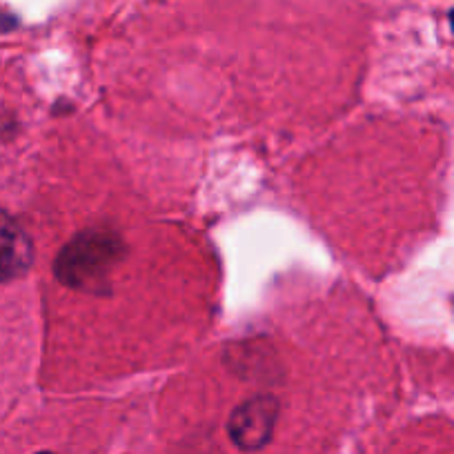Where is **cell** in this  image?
<instances>
[{
	"label": "cell",
	"instance_id": "6",
	"mask_svg": "<svg viewBox=\"0 0 454 454\" xmlns=\"http://www.w3.org/2000/svg\"><path fill=\"white\" fill-rule=\"evenodd\" d=\"M38 454H54V452H38Z\"/></svg>",
	"mask_w": 454,
	"mask_h": 454
},
{
	"label": "cell",
	"instance_id": "5",
	"mask_svg": "<svg viewBox=\"0 0 454 454\" xmlns=\"http://www.w3.org/2000/svg\"><path fill=\"white\" fill-rule=\"evenodd\" d=\"M450 25H452V32H454V10L450 12Z\"/></svg>",
	"mask_w": 454,
	"mask_h": 454
},
{
	"label": "cell",
	"instance_id": "4",
	"mask_svg": "<svg viewBox=\"0 0 454 454\" xmlns=\"http://www.w3.org/2000/svg\"><path fill=\"white\" fill-rule=\"evenodd\" d=\"M16 25H19V19H16L12 12H7V10H3V7H0V34L12 32Z\"/></svg>",
	"mask_w": 454,
	"mask_h": 454
},
{
	"label": "cell",
	"instance_id": "2",
	"mask_svg": "<svg viewBox=\"0 0 454 454\" xmlns=\"http://www.w3.org/2000/svg\"><path fill=\"white\" fill-rule=\"evenodd\" d=\"M281 403L272 395H256L243 401L227 421V432L234 445L246 452H256L270 443L277 427Z\"/></svg>",
	"mask_w": 454,
	"mask_h": 454
},
{
	"label": "cell",
	"instance_id": "3",
	"mask_svg": "<svg viewBox=\"0 0 454 454\" xmlns=\"http://www.w3.org/2000/svg\"><path fill=\"white\" fill-rule=\"evenodd\" d=\"M34 265V243L23 225L0 207V283L25 277Z\"/></svg>",
	"mask_w": 454,
	"mask_h": 454
},
{
	"label": "cell",
	"instance_id": "1",
	"mask_svg": "<svg viewBox=\"0 0 454 454\" xmlns=\"http://www.w3.org/2000/svg\"><path fill=\"white\" fill-rule=\"evenodd\" d=\"M123 254L125 243L116 232L98 227L85 230L60 250L54 272L63 286L100 294Z\"/></svg>",
	"mask_w": 454,
	"mask_h": 454
}]
</instances>
